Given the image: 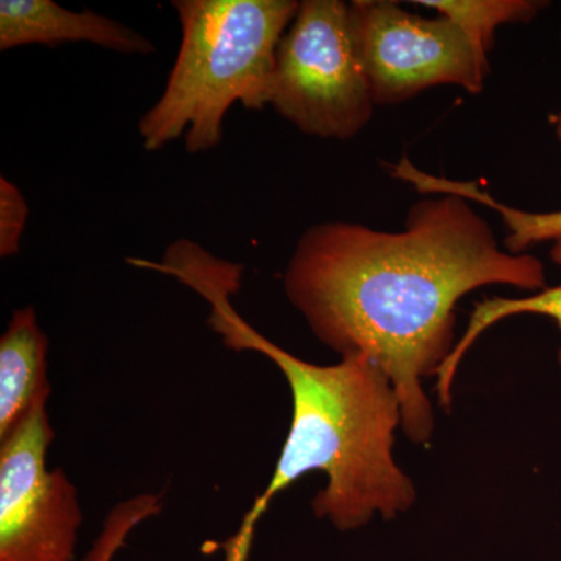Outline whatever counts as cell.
I'll list each match as a JSON object with an SVG mask.
<instances>
[{"label":"cell","mask_w":561,"mask_h":561,"mask_svg":"<svg viewBox=\"0 0 561 561\" xmlns=\"http://www.w3.org/2000/svg\"><path fill=\"white\" fill-rule=\"evenodd\" d=\"M490 284L541 289L545 267L501 250L490 225L457 195L415 203L401 231L316 225L302 232L284 273L287 298L321 343L382 368L416 443L434 430L421 379L438 375L453 353L454 308Z\"/></svg>","instance_id":"cell-1"},{"label":"cell","mask_w":561,"mask_h":561,"mask_svg":"<svg viewBox=\"0 0 561 561\" xmlns=\"http://www.w3.org/2000/svg\"><path fill=\"white\" fill-rule=\"evenodd\" d=\"M168 275L209 301L208 324L227 348L264 354L290 387L289 434L267 489L232 537L228 561H245L254 527L268 505L308 472L327 474V486L317 493L312 508L337 529H356L375 513L393 518L411 507L415 489L391 453L401 404L375 360L359 354L342 357L335 365H316L279 348L232 308L242 265L219 260L201 245L181 250Z\"/></svg>","instance_id":"cell-2"},{"label":"cell","mask_w":561,"mask_h":561,"mask_svg":"<svg viewBox=\"0 0 561 561\" xmlns=\"http://www.w3.org/2000/svg\"><path fill=\"white\" fill-rule=\"evenodd\" d=\"M300 2L294 0H173L180 50L157 103L139 121L147 151L184 136L190 153L216 149L234 103L271 105L276 50Z\"/></svg>","instance_id":"cell-3"},{"label":"cell","mask_w":561,"mask_h":561,"mask_svg":"<svg viewBox=\"0 0 561 561\" xmlns=\"http://www.w3.org/2000/svg\"><path fill=\"white\" fill-rule=\"evenodd\" d=\"M271 106L306 135L350 139L371 121L350 3L302 0L276 50Z\"/></svg>","instance_id":"cell-4"},{"label":"cell","mask_w":561,"mask_h":561,"mask_svg":"<svg viewBox=\"0 0 561 561\" xmlns=\"http://www.w3.org/2000/svg\"><path fill=\"white\" fill-rule=\"evenodd\" d=\"M350 14L375 105H397L438 84L483 90L486 55L448 18L416 16L387 0H354Z\"/></svg>","instance_id":"cell-5"},{"label":"cell","mask_w":561,"mask_h":561,"mask_svg":"<svg viewBox=\"0 0 561 561\" xmlns=\"http://www.w3.org/2000/svg\"><path fill=\"white\" fill-rule=\"evenodd\" d=\"M54 438L41 401L0 442V561L76 560L83 513L65 471L47 467Z\"/></svg>","instance_id":"cell-6"},{"label":"cell","mask_w":561,"mask_h":561,"mask_svg":"<svg viewBox=\"0 0 561 561\" xmlns=\"http://www.w3.org/2000/svg\"><path fill=\"white\" fill-rule=\"evenodd\" d=\"M91 43L127 55H150L157 47L135 28L91 10L70 11L51 0H2L0 50Z\"/></svg>","instance_id":"cell-7"},{"label":"cell","mask_w":561,"mask_h":561,"mask_svg":"<svg viewBox=\"0 0 561 561\" xmlns=\"http://www.w3.org/2000/svg\"><path fill=\"white\" fill-rule=\"evenodd\" d=\"M49 339L33 306L13 312L0 339V442L10 437L41 401L49 400Z\"/></svg>","instance_id":"cell-8"},{"label":"cell","mask_w":561,"mask_h":561,"mask_svg":"<svg viewBox=\"0 0 561 561\" xmlns=\"http://www.w3.org/2000/svg\"><path fill=\"white\" fill-rule=\"evenodd\" d=\"M556 130L561 142V116L556 119ZM390 172L394 179L412 184L421 194L457 195L497 210L511 231L505 238V247L511 253L518 254L530 245L561 238V209L540 214L512 208L494 201L489 192L482 191L474 181H453L431 175L416 169L408 158H402L393 164Z\"/></svg>","instance_id":"cell-9"},{"label":"cell","mask_w":561,"mask_h":561,"mask_svg":"<svg viewBox=\"0 0 561 561\" xmlns=\"http://www.w3.org/2000/svg\"><path fill=\"white\" fill-rule=\"evenodd\" d=\"M551 257L553 262L561 265V238L553 241ZM518 313H540V316L551 317L559 324L561 331V286L546 289L541 294L534 295L529 298H519V300H507V298H494L478 305L472 312L470 327L465 332L461 341L454 346L453 353L438 370V398L440 404L449 408L451 404V387L454 378H456L457 367L463 359L465 353L470 350L476 339L483 331L489 330L491 324L507 319V317L518 316ZM561 362V351H560Z\"/></svg>","instance_id":"cell-10"},{"label":"cell","mask_w":561,"mask_h":561,"mask_svg":"<svg viewBox=\"0 0 561 561\" xmlns=\"http://www.w3.org/2000/svg\"><path fill=\"white\" fill-rule=\"evenodd\" d=\"M413 3L437 10L440 16L459 25L483 55L493 46L494 31L500 25L529 21L540 5L529 0H421Z\"/></svg>","instance_id":"cell-11"},{"label":"cell","mask_w":561,"mask_h":561,"mask_svg":"<svg viewBox=\"0 0 561 561\" xmlns=\"http://www.w3.org/2000/svg\"><path fill=\"white\" fill-rule=\"evenodd\" d=\"M28 213L31 209L20 187L2 176L0 179V257L3 260L20 253Z\"/></svg>","instance_id":"cell-12"}]
</instances>
